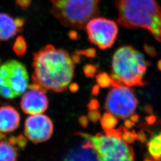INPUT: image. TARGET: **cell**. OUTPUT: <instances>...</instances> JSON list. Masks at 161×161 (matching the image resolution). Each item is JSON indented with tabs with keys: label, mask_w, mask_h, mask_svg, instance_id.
I'll use <instances>...</instances> for the list:
<instances>
[{
	"label": "cell",
	"mask_w": 161,
	"mask_h": 161,
	"mask_svg": "<svg viewBox=\"0 0 161 161\" xmlns=\"http://www.w3.org/2000/svg\"><path fill=\"white\" fill-rule=\"evenodd\" d=\"M26 66L19 61L10 60L0 66V96L13 99L20 96L29 86Z\"/></svg>",
	"instance_id": "obj_6"
},
{
	"label": "cell",
	"mask_w": 161,
	"mask_h": 161,
	"mask_svg": "<svg viewBox=\"0 0 161 161\" xmlns=\"http://www.w3.org/2000/svg\"><path fill=\"white\" fill-rule=\"evenodd\" d=\"M46 92L34 84L29 85L20 101V106L24 113L32 115L40 114L46 111L48 107V100Z\"/></svg>",
	"instance_id": "obj_10"
},
{
	"label": "cell",
	"mask_w": 161,
	"mask_h": 161,
	"mask_svg": "<svg viewBox=\"0 0 161 161\" xmlns=\"http://www.w3.org/2000/svg\"><path fill=\"white\" fill-rule=\"evenodd\" d=\"M32 68V84L45 91L62 92L73 80L75 65L68 52L48 44L34 54Z\"/></svg>",
	"instance_id": "obj_1"
},
{
	"label": "cell",
	"mask_w": 161,
	"mask_h": 161,
	"mask_svg": "<svg viewBox=\"0 0 161 161\" xmlns=\"http://www.w3.org/2000/svg\"><path fill=\"white\" fill-rule=\"evenodd\" d=\"M148 63L143 54L131 46H124L114 53L111 63L112 82L127 86H143Z\"/></svg>",
	"instance_id": "obj_3"
},
{
	"label": "cell",
	"mask_w": 161,
	"mask_h": 161,
	"mask_svg": "<svg viewBox=\"0 0 161 161\" xmlns=\"http://www.w3.org/2000/svg\"><path fill=\"white\" fill-rule=\"evenodd\" d=\"M20 117L17 110L12 106L0 107V132H13L19 126Z\"/></svg>",
	"instance_id": "obj_12"
},
{
	"label": "cell",
	"mask_w": 161,
	"mask_h": 161,
	"mask_svg": "<svg viewBox=\"0 0 161 161\" xmlns=\"http://www.w3.org/2000/svg\"><path fill=\"white\" fill-rule=\"evenodd\" d=\"M105 103L106 109L116 118H128L134 115L138 102L134 92L130 86L112 83Z\"/></svg>",
	"instance_id": "obj_7"
},
{
	"label": "cell",
	"mask_w": 161,
	"mask_h": 161,
	"mask_svg": "<svg viewBox=\"0 0 161 161\" xmlns=\"http://www.w3.org/2000/svg\"><path fill=\"white\" fill-rule=\"evenodd\" d=\"M84 29L90 42L102 50L114 46L119 32L118 24L115 21L98 16L90 19Z\"/></svg>",
	"instance_id": "obj_8"
},
{
	"label": "cell",
	"mask_w": 161,
	"mask_h": 161,
	"mask_svg": "<svg viewBox=\"0 0 161 161\" xmlns=\"http://www.w3.org/2000/svg\"><path fill=\"white\" fill-rule=\"evenodd\" d=\"M51 13L65 27L84 29L86 23L100 14V0H50Z\"/></svg>",
	"instance_id": "obj_5"
},
{
	"label": "cell",
	"mask_w": 161,
	"mask_h": 161,
	"mask_svg": "<svg viewBox=\"0 0 161 161\" xmlns=\"http://www.w3.org/2000/svg\"><path fill=\"white\" fill-rule=\"evenodd\" d=\"M26 43L22 36L18 37L15 41L13 46V50L19 56H22L26 51Z\"/></svg>",
	"instance_id": "obj_16"
},
{
	"label": "cell",
	"mask_w": 161,
	"mask_h": 161,
	"mask_svg": "<svg viewBox=\"0 0 161 161\" xmlns=\"http://www.w3.org/2000/svg\"><path fill=\"white\" fill-rule=\"evenodd\" d=\"M117 22L127 29H147L161 42V7L156 0H116Z\"/></svg>",
	"instance_id": "obj_2"
},
{
	"label": "cell",
	"mask_w": 161,
	"mask_h": 161,
	"mask_svg": "<svg viewBox=\"0 0 161 161\" xmlns=\"http://www.w3.org/2000/svg\"><path fill=\"white\" fill-rule=\"evenodd\" d=\"M24 20L14 19L8 14L0 13V41L10 40L23 28Z\"/></svg>",
	"instance_id": "obj_11"
},
{
	"label": "cell",
	"mask_w": 161,
	"mask_h": 161,
	"mask_svg": "<svg viewBox=\"0 0 161 161\" xmlns=\"http://www.w3.org/2000/svg\"><path fill=\"white\" fill-rule=\"evenodd\" d=\"M98 84L102 86H111L112 83V78L107 74H102L97 77Z\"/></svg>",
	"instance_id": "obj_17"
},
{
	"label": "cell",
	"mask_w": 161,
	"mask_h": 161,
	"mask_svg": "<svg viewBox=\"0 0 161 161\" xmlns=\"http://www.w3.org/2000/svg\"><path fill=\"white\" fill-rule=\"evenodd\" d=\"M147 149L154 161H161V132L150 138L147 143Z\"/></svg>",
	"instance_id": "obj_14"
},
{
	"label": "cell",
	"mask_w": 161,
	"mask_h": 161,
	"mask_svg": "<svg viewBox=\"0 0 161 161\" xmlns=\"http://www.w3.org/2000/svg\"><path fill=\"white\" fill-rule=\"evenodd\" d=\"M105 132L95 136L80 133L85 140L84 147L93 150L98 161H134L132 147L121 137L118 130Z\"/></svg>",
	"instance_id": "obj_4"
},
{
	"label": "cell",
	"mask_w": 161,
	"mask_h": 161,
	"mask_svg": "<svg viewBox=\"0 0 161 161\" xmlns=\"http://www.w3.org/2000/svg\"><path fill=\"white\" fill-rule=\"evenodd\" d=\"M101 124L105 131L114 129L117 124L116 118L109 113H107L102 117Z\"/></svg>",
	"instance_id": "obj_15"
},
{
	"label": "cell",
	"mask_w": 161,
	"mask_h": 161,
	"mask_svg": "<svg viewBox=\"0 0 161 161\" xmlns=\"http://www.w3.org/2000/svg\"><path fill=\"white\" fill-rule=\"evenodd\" d=\"M53 130L54 125L50 118L41 114L31 115L25 122V135L35 143L48 140L52 137Z\"/></svg>",
	"instance_id": "obj_9"
},
{
	"label": "cell",
	"mask_w": 161,
	"mask_h": 161,
	"mask_svg": "<svg viewBox=\"0 0 161 161\" xmlns=\"http://www.w3.org/2000/svg\"><path fill=\"white\" fill-rule=\"evenodd\" d=\"M3 139L0 140V161H17V146H25V139L22 136Z\"/></svg>",
	"instance_id": "obj_13"
}]
</instances>
